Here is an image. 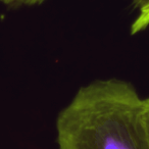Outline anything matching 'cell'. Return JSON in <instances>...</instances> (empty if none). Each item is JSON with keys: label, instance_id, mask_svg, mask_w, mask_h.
<instances>
[{"label": "cell", "instance_id": "cell-1", "mask_svg": "<svg viewBox=\"0 0 149 149\" xmlns=\"http://www.w3.org/2000/svg\"><path fill=\"white\" fill-rule=\"evenodd\" d=\"M58 149H149L144 99L118 79L80 88L56 120Z\"/></svg>", "mask_w": 149, "mask_h": 149}, {"label": "cell", "instance_id": "cell-2", "mask_svg": "<svg viewBox=\"0 0 149 149\" xmlns=\"http://www.w3.org/2000/svg\"><path fill=\"white\" fill-rule=\"evenodd\" d=\"M149 26V7H147L145 10L138 13L136 19L133 22L132 26H131V34L135 35V34L142 32Z\"/></svg>", "mask_w": 149, "mask_h": 149}, {"label": "cell", "instance_id": "cell-3", "mask_svg": "<svg viewBox=\"0 0 149 149\" xmlns=\"http://www.w3.org/2000/svg\"><path fill=\"white\" fill-rule=\"evenodd\" d=\"M47 0H0V3L7 7H13V8H17L22 6H38V5L43 4Z\"/></svg>", "mask_w": 149, "mask_h": 149}, {"label": "cell", "instance_id": "cell-4", "mask_svg": "<svg viewBox=\"0 0 149 149\" xmlns=\"http://www.w3.org/2000/svg\"><path fill=\"white\" fill-rule=\"evenodd\" d=\"M132 4L135 8L138 10V13L145 10L147 7H149V0H131Z\"/></svg>", "mask_w": 149, "mask_h": 149}, {"label": "cell", "instance_id": "cell-5", "mask_svg": "<svg viewBox=\"0 0 149 149\" xmlns=\"http://www.w3.org/2000/svg\"><path fill=\"white\" fill-rule=\"evenodd\" d=\"M144 118H145V125H146L147 134H148V139H149V97L144 99Z\"/></svg>", "mask_w": 149, "mask_h": 149}]
</instances>
